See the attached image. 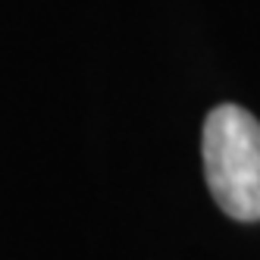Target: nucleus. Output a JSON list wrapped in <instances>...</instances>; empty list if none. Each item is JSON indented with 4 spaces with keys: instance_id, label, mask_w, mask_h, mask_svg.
<instances>
[{
    "instance_id": "nucleus-1",
    "label": "nucleus",
    "mask_w": 260,
    "mask_h": 260,
    "mask_svg": "<svg viewBox=\"0 0 260 260\" xmlns=\"http://www.w3.org/2000/svg\"><path fill=\"white\" fill-rule=\"evenodd\" d=\"M204 176L219 210L238 222L260 219V122L238 104H219L204 119Z\"/></svg>"
}]
</instances>
